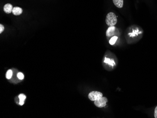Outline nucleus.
I'll return each mask as SVG.
<instances>
[{
  "label": "nucleus",
  "instance_id": "9b49d317",
  "mask_svg": "<svg viewBox=\"0 0 157 118\" xmlns=\"http://www.w3.org/2000/svg\"><path fill=\"white\" fill-rule=\"evenodd\" d=\"M12 71L11 70H9L8 71H7V73L6 74V77L7 79H10V78L12 77Z\"/></svg>",
  "mask_w": 157,
  "mask_h": 118
},
{
  "label": "nucleus",
  "instance_id": "6e6552de",
  "mask_svg": "<svg viewBox=\"0 0 157 118\" xmlns=\"http://www.w3.org/2000/svg\"><path fill=\"white\" fill-rule=\"evenodd\" d=\"M19 98V105H23L24 104L25 100L26 99V96L23 94H21L18 96Z\"/></svg>",
  "mask_w": 157,
  "mask_h": 118
},
{
  "label": "nucleus",
  "instance_id": "f8f14e48",
  "mask_svg": "<svg viewBox=\"0 0 157 118\" xmlns=\"http://www.w3.org/2000/svg\"><path fill=\"white\" fill-rule=\"evenodd\" d=\"M17 77L19 80H23L24 78V75L22 73L19 72V73H17Z\"/></svg>",
  "mask_w": 157,
  "mask_h": 118
},
{
  "label": "nucleus",
  "instance_id": "9d476101",
  "mask_svg": "<svg viewBox=\"0 0 157 118\" xmlns=\"http://www.w3.org/2000/svg\"><path fill=\"white\" fill-rule=\"evenodd\" d=\"M117 39H118V37L116 36H113L111 38V39L109 40V44L111 45H113L117 41Z\"/></svg>",
  "mask_w": 157,
  "mask_h": 118
},
{
  "label": "nucleus",
  "instance_id": "39448f33",
  "mask_svg": "<svg viewBox=\"0 0 157 118\" xmlns=\"http://www.w3.org/2000/svg\"><path fill=\"white\" fill-rule=\"evenodd\" d=\"M13 9V6L10 3L5 4L3 7V10L5 13H7V14H9V13L12 12Z\"/></svg>",
  "mask_w": 157,
  "mask_h": 118
},
{
  "label": "nucleus",
  "instance_id": "20e7f679",
  "mask_svg": "<svg viewBox=\"0 0 157 118\" xmlns=\"http://www.w3.org/2000/svg\"><path fill=\"white\" fill-rule=\"evenodd\" d=\"M116 27L114 26H110L107 29L106 32V35L108 37L115 36L116 34Z\"/></svg>",
  "mask_w": 157,
  "mask_h": 118
},
{
  "label": "nucleus",
  "instance_id": "423d86ee",
  "mask_svg": "<svg viewBox=\"0 0 157 118\" xmlns=\"http://www.w3.org/2000/svg\"><path fill=\"white\" fill-rule=\"evenodd\" d=\"M23 10L21 8L18 7H15L13 8L12 13L15 16H18L21 15L22 13Z\"/></svg>",
  "mask_w": 157,
  "mask_h": 118
},
{
  "label": "nucleus",
  "instance_id": "4468645a",
  "mask_svg": "<svg viewBox=\"0 0 157 118\" xmlns=\"http://www.w3.org/2000/svg\"><path fill=\"white\" fill-rule=\"evenodd\" d=\"M154 117L155 118H157V106H156L154 110Z\"/></svg>",
  "mask_w": 157,
  "mask_h": 118
},
{
  "label": "nucleus",
  "instance_id": "f03ea898",
  "mask_svg": "<svg viewBox=\"0 0 157 118\" xmlns=\"http://www.w3.org/2000/svg\"><path fill=\"white\" fill-rule=\"evenodd\" d=\"M108 102V99L106 97H101L98 100L94 101V105L98 108L105 107Z\"/></svg>",
  "mask_w": 157,
  "mask_h": 118
},
{
  "label": "nucleus",
  "instance_id": "ddd939ff",
  "mask_svg": "<svg viewBox=\"0 0 157 118\" xmlns=\"http://www.w3.org/2000/svg\"><path fill=\"white\" fill-rule=\"evenodd\" d=\"M4 27L2 25L0 24V33H1L4 31Z\"/></svg>",
  "mask_w": 157,
  "mask_h": 118
},
{
  "label": "nucleus",
  "instance_id": "7ed1b4c3",
  "mask_svg": "<svg viewBox=\"0 0 157 118\" xmlns=\"http://www.w3.org/2000/svg\"><path fill=\"white\" fill-rule=\"evenodd\" d=\"M103 95L101 92L94 91L90 92L88 95V97L91 101H95L103 97Z\"/></svg>",
  "mask_w": 157,
  "mask_h": 118
},
{
  "label": "nucleus",
  "instance_id": "f257e3e1",
  "mask_svg": "<svg viewBox=\"0 0 157 118\" xmlns=\"http://www.w3.org/2000/svg\"><path fill=\"white\" fill-rule=\"evenodd\" d=\"M105 22L108 26H114L117 23L116 15L113 12H110L108 13L106 17Z\"/></svg>",
  "mask_w": 157,
  "mask_h": 118
},
{
  "label": "nucleus",
  "instance_id": "1a4fd4ad",
  "mask_svg": "<svg viewBox=\"0 0 157 118\" xmlns=\"http://www.w3.org/2000/svg\"><path fill=\"white\" fill-rule=\"evenodd\" d=\"M104 62L106 63V64H109L110 66H114L115 65V63L114 60L111 59H108V58H105L104 60Z\"/></svg>",
  "mask_w": 157,
  "mask_h": 118
},
{
  "label": "nucleus",
  "instance_id": "0eeeda50",
  "mask_svg": "<svg viewBox=\"0 0 157 118\" xmlns=\"http://www.w3.org/2000/svg\"><path fill=\"white\" fill-rule=\"evenodd\" d=\"M114 4L118 8H122L123 6V0H113Z\"/></svg>",
  "mask_w": 157,
  "mask_h": 118
}]
</instances>
